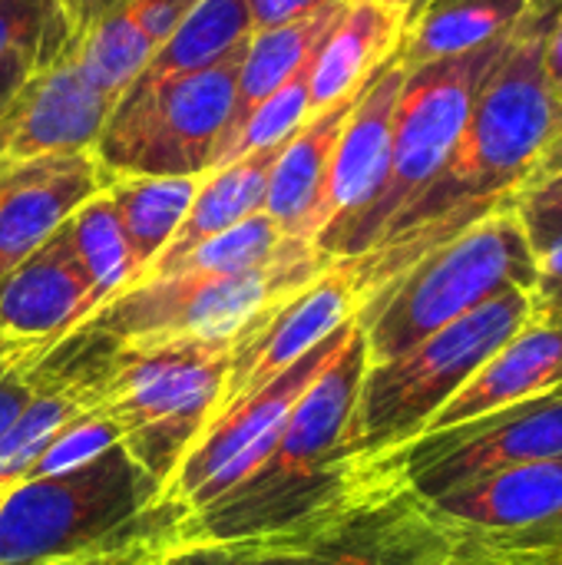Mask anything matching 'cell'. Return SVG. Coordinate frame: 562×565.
Returning <instances> with one entry per match:
<instances>
[{
    "label": "cell",
    "instance_id": "obj_1",
    "mask_svg": "<svg viewBox=\"0 0 562 565\" xmlns=\"http://www.w3.org/2000/svg\"><path fill=\"white\" fill-rule=\"evenodd\" d=\"M560 13L562 0H533L444 169L361 258L341 262L354 281L358 305L424 255L513 209L562 129L543 83V46Z\"/></svg>",
    "mask_w": 562,
    "mask_h": 565
},
{
    "label": "cell",
    "instance_id": "obj_2",
    "mask_svg": "<svg viewBox=\"0 0 562 565\" xmlns=\"http://www.w3.org/2000/svg\"><path fill=\"white\" fill-rule=\"evenodd\" d=\"M225 341L116 344L76 328L46 351L40 371L70 381L93 414L113 420L123 450L162 487L219 411Z\"/></svg>",
    "mask_w": 562,
    "mask_h": 565
},
{
    "label": "cell",
    "instance_id": "obj_3",
    "mask_svg": "<svg viewBox=\"0 0 562 565\" xmlns=\"http://www.w3.org/2000/svg\"><path fill=\"white\" fill-rule=\"evenodd\" d=\"M364 371L368 348L354 321L348 341L301 394L265 457L219 500L182 516L172 550L262 540L328 503L361 467L348 457V427Z\"/></svg>",
    "mask_w": 562,
    "mask_h": 565
},
{
    "label": "cell",
    "instance_id": "obj_4",
    "mask_svg": "<svg viewBox=\"0 0 562 565\" xmlns=\"http://www.w3.org/2000/svg\"><path fill=\"white\" fill-rule=\"evenodd\" d=\"M182 513L162 503V483L116 444L103 457L23 480L0 500V565H46L172 536Z\"/></svg>",
    "mask_w": 562,
    "mask_h": 565
},
{
    "label": "cell",
    "instance_id": "obj_5",
    "mask_svg": "<svg viewBox=\"0 0 562 565\" xmlns=\"http://www.w3.org/2000/svg\"><path fill=\"white\" fill-rule=\"evenodd\" d=\"M537 255L513 209H503L454 242L414 262L358 305L368 364L391 361L434 331L520 288L533 291Z\"/></svg>",
    "mask_w": 562,
    "mask_h": 565
},
{
    "label": "cell",
    "instance_id": "obj_6",
    "mask_svg": "<svg viewBox=\"0 0 562 565\" xmlns=\"http://www.w3.org/2000/svg\"><path fill=\"white\" fill-rule=\"evenodd\" d=\"M215 550L252 565H457L450 530L381 460H361L358 473L305 520Z\"/></svg>",
    "mask_w": 562,
    "mask_h": 565
},
{
    "label": "cell",
    "instance_id": "obj_7",
    "mask_svg": "<svg viewBox=\"0 0 562 565\" xmlns=\"http://www.w3.org/2000/svg\"><path fill=\"white\" fill-rule=\"evenodd\" d=\"M530 321V291H507L411 351L368 364L348 427V457L378 460L424 434L474 371Z\"/></svg>",
    "mask_w": 562,
    "mask_h": 565
},
{
    "label": "cell",
    "instance_id": "obj_8",
    "mask_svg": "<svg viewBox=\"0 0 562 565\" xmlns=\"http://www.w3.org/2000/svg\"><path fill=\"white\" fill-rule=\"evenodd\" d=\"M517 26L477 50L431 60V63L407 70V79L397 99V116H394L388 175L378 195L371 199V205L354 222H348L328 245L318 248L328 262L361 258L384 235V228L444 169V162L450 159V152L457 149L470 122V113L487 79L507 56L517 36Z\"/></svg>",
    "mask_w": 562,
    "mask_h": 565
},
{
    "label": "cell",
    "instance_id": "obj_9",
    "mask_svg": "<svg viewBox=\"0 0 562 565\" xmlns=\"http://www.w3.org/2000/svg\"><path fill=\"white\" fill-rule=\"evenodd\" d=\"M328 262L311 242H295L278 262L242 275H166L129 285L79 328L116 344L225 341L265 308L311 285Z\"/></svg>",
    "mask_w": 562,
    "mask_h": 565
},
{
    "label": "cell",
    "instance_id": "obj_10",
    "mask_svg": "<svg viewBox=\"0 0 562 565\" xmlns=\"http://www.w3.org/2000/svg\"><path fill=\"white\" fill-rule=\"evenodd\" d=\"M242 56L245 50L192 76L132 83L93 149L106 182L212 172V152L235 109Z\"/></svg>",
    "mask_w": 562,
    "mask_h": 565
},
{
    "label": "cell",
    "instance_id": "obj_11",
    "mask_svg": "<svg viewBox=\"0 0 562 565\" xmlns=\"http://www.w3.org/2000/svg\"><path fill=\"white\" fill-rule=\"evenodd\" d=\"M553 457H562V384L460 427L424 434L378 460L414 493L437 500L490 473Z\"/></svg>",
    "mask_w": 562,
    "mask_h": 565
},
{
    "label": "cell",
    "instance_id": "obj_12",
    "mask_svg": "<svg viewBox=\"0 0 562 565\" xmlns=\"http://www.w3.org/2000/svg\"><path fill=\"white\" fill-rule=\"evenodd\" d=\"M354 328V318L341 324L328 341L308 351L298 364L278 374L272 384L242 397L209 420L199 440L189 447L169 483L162 487V503L176 507L182 516L209 507L225 490H232L275 444L285 420L291 417L301 394L315 384V377L331 364Z\"/></svg>",
    "mask_w": 562,
    "mask_h": 565
},
{
    "label": "cell",
    "instance_id": "obj_13",
    "mask_svg": "<svg viewBox=\"0 0 562 565\" xmlns=\"http://www.w3.org/2000/svg\"><path fill=\"white\" fill-rule=\"evenodd\" d=\"M354 315H358V295L341 262L328 265L311 285L265 308L232 341L229 374L215 414L255 394L258 387L272 384L278 374H285L308 351L328 341Z\"/></svg>",
    "mask_w": 562,
    "mask_h": 565
},
{
    "label": "cell",
    "instance_id": "obj_14",
    "mask_svg": "<svg viewBox=\"0 0 562 565\" xmlns=\"http://www.w3.org/2000/svg\"><path fill=\"white\" fill-rule=\"evenodd\" d=\"M96 308L86 275L56 232L0 278V361H43Z\"/></svg>",
    "mask_w": 562,
    "mask_h": 565
},
{
    "label": "cell",
    "instance_id": "obj_15",
    "mask_svg": "<svg viewBox=\"0 0 562 565\" xmlns=\"http://www.w3.org/2000/svg\"><path fill=\"white\" fill-rule=\"evenodd\" d=\"M404 79H407V66L397 46L371 73L335 146L325 192H321L318 215H315V248L328 245L378 195L388 175V162H391V136H394V116H397Z\"/></svg>",
    "mask_w": 562,
    "mask_h": 565
},
{
    "label": "cell",
    "instance_id": "obj_16",
    "mask_svg": "<svg viewBox=\"0 0 562 565\" xmlns=\"http://www.w3.org/2000/svg\"><path fill=\"white\" fill-rule=\"evenodd\" d=\"M106 172L93 152L40 156L0 169V278L50 242L60 225L96 192Z\"/></svg>",
    "mask_w": 562,
    "mask_h": 565
},
{
    "label": "cell",
    "instance_id": "obj_17",
    "mask_svg": "<svg viewBox=\"0 0 562 565\" xmlns=\"http://www.w3.org/2000/svg\"><path fill=\"white\" fill-rule=\"evenodd\" d=\"M116 103L119 99L86 79L76 53L60 56L23 83L17 119L3 146V162L10 166L40 156L93 152Z\"/></svg>",
    "mask_w": 562,
    "mask_h": 565
},
{
    "label": "cell",
    "instance_id": "obj_18",
    "mask_svg": "<svg viewBox=\"0 0 562 565\" xmlns=\"http://www.w3.org/2000/svg\"><path fill=\"white\" fill-rule=\"evenodd\" d=\"M556 384H562V331L527 321L437 411V417L424 427V434H441V430L460 427V424L494 414L500 407L530 401Z\"/></svg>",
    "mask_w": 562,
    "mask_h": 565
},
{
    "label": "cell",
    "instance_id": "obj_19",
    "mask_svg": "<svg viewBox=\"0 0 562 565\" xmlns=\"http://www.w3.org/2000/svg\"><path fill=\"white\" fill-rule=\"evenodd\" d=\"M371 79V76H368ZM368 79L351 89L348 96H341L338 103L315 109L295 136H288V142L282 146L272 179H268V195H265V215L288 235L298 242H311L315 245V215H318V202L325 192V179H328V166L335 156V146L348 126V116L354 113Z\"/></svg>",
    "mask_w": 562,
    "mask_h": 565
},
{
    "label": "cell",
    "instance_id": "obj_20",
    "mask_svg": "<svg viewBox=\"0 0 562 565\" xmlns=\"http://www.w3.org/2000/svg\"><path fill=\"white\" fill-rule=\"evenodd\" d=\"M199 0H126L76 50L86 79L119 99Z\"/></svg>",
    "mask_w": 562,
    "mask_h": 565
},
{
    "label": "cell",
    "instance_id": "obj_21",
    "mask_svg": "<svg viewBox=\"0 0 562 565\" xmlns=\"http://www.w3.org/2000/svg\"><path fill=\"white\" fill-rule=\"evenodd\" d=\"M404 30V13L388 7L384 0H348L344 17L328 33L311 66V113L358 89L401 46Z\"/></svg>",
    "mask_w": 562,
    "mask_h": 565
},
{
    "label": "cell",
    "instance_id": "obj_22",
    "mask_svg": "<svg viewBox=\"0 0 562 565\" xmlns=\"http://www.w3.org/2000/svg\"><path fill=\"white\" fill-rule=\"evenodd\" d=\"M344 10H348V0H338V3H328L321 10L308 13V17H298V20H288L282 26L252 33L245 56H242V66H238L235 109H232V119H229V126H225L215 152H212V169L219 166L222 152L229 149V142L242 129V122L321 50V43L338 26Z\"/></svg>",
    "mask_w": 562,
    "mask_h": 565
},
{
    "label": "cell",
    "instance_id": "obj_23",
    "mask_svg": "<svg viewBox=\"0 0 562 565\" xmlns=\"http://www.w3.org/2000/svg\"><path fill=\"white\" fill-rule=\"evenodd\" d=\"M288 142V139H285ZM265 146V149H255L222 169H212L202 175L195 195H192V205L176 232V238L166 245V252L142 271L146 275H156L162 271L166 265L179 262L182 255H189L195 245L235 228L238 222L265 212V195H268V179H272V169H275V159L282 152V146Z\"/></svg>",
    "mask_w": 562,
    "mask_h": 565
},
{
    "label": "cell",
    "instance_id": "obj_24",
    "mask_svg": "<svg viewBox=\"0 0 562 565\" xmlns=\"http://www.w3.org/2000/svg\"><path fill=\"white\" fill-rule=\"evenodd\" d=\"M533 0H431L404 30V66L457 56L510 33Z\"/></svg>",
    "mask_w": 562,
    "mask_h": 565
},
{
    "label": "cell",
    "instance_id": "obj_25",
    "mask_svg": "<svg viewBox=\"0 0 562 565\" xmlns=\"http://www.w3.org/2000/svg\"><path fill=\"white\" fill-rule=\"evenodd\" d=\"M255 33L248 0H199L132 83L192 76L242 53Z\"/></svg>",
    "mask_w": 562,
    "mask_h": 565
},
{
    "label": "cell",
    "instance_id": "obj_26",
    "mask_svg": "<svg viewBox=\"0 0 562 565\" xmlns=\"http://www.w3.org/2000/svg\"><path fill=\"white\" fill-rule=\"evenodd\" d=\"M202 175H185V179H113L106 185L123 235L129 242L136 271H142L166 252V245L176 238L192 195L199 189ZM136 278V281H139Z\"/></svg>",
    "mask_w": 562,
    "mask_h": 565
},
{
    "label": "cell",
    "instance_id": "obj_27",
    "mask_svg": "<svg viewBox=\"0 0 562 565\" xmlns=\"http://www.w3.org/2000/svg\"><path fill=\"white\" fill-rule=\"evenodd\" d=\"M60 235H63L73 262L86 275V281L93 288V298H96L99 308L106 301H113L116 295H123L129 285H136L139 271H136L129 242L123 235L116 205H113V199H109L106 189L96 192L93 199H86L60 225Z\"/></svg>",
    "mask_w": 562,
    "mask_h": 565
},
{
    "label": "cell",
    "instance_id": "obj_28",
    "mask_svg": "<svg viewBox=\"0 0 562 565\" xmlns=\"http://www.w3.org/2000/svg\"><path fill=\"white\" fill-rule=\"evenodd\" d=\"M33 381H36V394L0 437V493L13 490L30 477L40 454L66 424L93 414L83 394L70 381L40 371V361L33 364Z\"/></svg>",
    "mask_w": 562,
    "mask_h": 565
},
{
    "label": "cell",
    "instance_id": "obj_29",
    "mask_svg": "<svg viewBox=\"0 0 562 565\" xmlns=\"http://www.w3.org/2000/svg\"><path fill=\"white\" fill-rule=\"evenodd\" d=\"M298 238H288L265 212L238 222L235 228L195 245L189 255H182L179 262L166 265L156 275L146 278H166V275H242V271H255L265 268L272 262H278ZM139 278V281H146Z\"/></svg>",
    "mask_w": 562,
    "mask_h": 565
},
{
    "label": "cell",
    "instance_id": "obj_30",
    "mask_svg": "<svg viewBox=\"0 0 562 565\" xmlns=\"http://www.w3.org/2000/svg\"><path fill=\"white\" fill-rule=\"evenodd\" d=\"M66 53L76 43L53 0H0V66L26 63L40 73Z\"/></svg>",
    "mask_w": 562,
    "mask_h": 565
},
{
    "label": "cell",
    "instance_id": "obj_31",
    "mask_svg": "<svg viewBox=\"0 0 562 565\" xmlns=\"http://www.w3.org/2000/svg\"><path fill=\"white\" fill-rule=\"evenodd\" d=\"M318 56V53H315ZM315 56L291 76L285 79L245 122L242 129L235 132V139L229 142V149L222 152L219 166H229L255 149H265V146H278L285 142L288 136L298 132V126L311 116V106H308V83H311V66H315Z\"/></svg>",
    "mask_w": 562,
    "mask_h": 565
},
{
    "label": "cell",
    "instance_id": "obj_32",
    "mask_svg": "<svg viewBox=\"0 0 562 565\" xmlns=\"http://www.w3.org/2000/svg\"><path fill=\"white\" fill-rule=\"evenodd\" d=\"M116 444H123V434L113 420L99 417V414H86L73 424H66L50 447L40 454L36 467L30 470L26 480H40V477H60L70 473L96 457H103L106 450H113Z\"/></svg>",
    "mask_w": 562,
    "mask_h": 565
},
{
    "label": "cell",
    "instance_id": "obj_33",
    "mask_svg": "<svg viewBox=\"0 0 562 565\" xmlns=\"http://www.w3.org/2000/svg\"><path fill=\"white\" fill-rule=\"evenodd\" d=\"M513 212H517L537 258H543L547 252L562 245V169L540 175V179H530L520 189Z\"/></svg>",
    "mask_w": 562,
    "mask_h": 565
},
{
    "label": "cell",
    "instance_id": "obj_34",
    "mask_svg": "<svg viewBox=\"0 0 562 565\" xmlns=\"http://www.w3.org/2000/svg\"><path fill=\"white\" fill-rule=\"evenodd\" d=\"M530 321L562 331V245L537 258V285L530 291Z\"/></svg>",
    "mask_w": 562,
    "mask_h": 565
},
{
    "label": "cell",
    "instance_id": "obj_35",
    "mask_svg": "<svg viewBox=\"0 0 562 565\" xmlns=\"http://www.w3.org/2000/svg\"><path fill=\"white\" fill-rule=\"evenodd\" d=\"M33 394H36L33 364L0 361V437H3L7 427L20 417V411L30 404Z\"/></svg>",
    "mask_w": 562,
    "mask_h": 565
},
{
    "label": "cell",
    "instance_id": "obj_36",
    "mask_svg": "<svg viewBox=\"0 0 562 565\" xmlns=\"http://www.w3.org/2000/svg\"><path fill=\"white\" fill-rule=\"evenodd\" d=\"M53 3H56V10H60V17L66 23L70 36H73V43H76V50H79V43L99 23H106L126 0H53Z\"/></svg>",
    "mask_w": 562,
    "mask_h": 565
},
{
    "label": "cell",
    "instance_id": "obj_37",
    "mask_svg": "<svg viewBox=\"0 0 562 565\" xmlns=\"http://www.w3.org/2000/svg\"><path fill=\"white\" fill-rule=\"evenodd\" d=\"M169 553L166 540H149V543H132L123 550L109 553H93V556H76V559H60L46 565H159V559Z\"/></svg>",
    "mask_w": 562,
    "mask_h": 565
},
{
    "label": "cell",
    "instance_id": "obj_38",
    "mask_svg": "<svg viewBox=\"0 0 562 565\" xmlns=\"http://www.w3.org/2000/svg\"><path fill=\"white\" fill-rule=\"evenodd\" d=\"M328 3H338V0H248V13H252L255 30H272L288 20L308 17Z\"/></svg>",
    "mask_w": 562,
    "mask_h": 565
},
{
    "label": "cell",
    "instance_id": "obj_39",
    "mask_svg": "<svg viewBox=\"0 0 562 565\" xmlns=\"http://www.w3.org/2000/svg\"><path fill=\"white\" fill-rule=\"evenodd\" d=\"M543 83H547V93L562 119V13L556 17L553 30L547 36V46H543Z\"/></svg>",
    "mask_w": 562,
    "mask_h": 565
},
{
    "label": "cell",
    "instance_id": "obj_40",
    "mask_svg": "<svg viewBox=\"0 0 562 565\" xmlns=\"http://www.w3.org/2000/svg\"><path fill=\"white\" fill-rule=\"evenodd\" d=\"M159 565H252L225 550H215V546H179V550H169Z\"/></svg>",
    "mask_w": 562,
    "mask_h": 565
},
{
    "label": "cell",
    "instance_id": "obj_41",
    "mask_svg": "<svg viewBox=\"0 0 562 565\" xmlns=\"http://www.w3.org/2000/svg\"><path fill=\"white\" fill-rule=\"evenodd\" d=\"M33 73H36V70L26 66V63H7V66H0V119L7 116V109L13 106L17 93L23 89V83H26Z\"/></svg>",
    "mask_w": 562,
    "mask_h": 565
},
{
    "label": "cell",
    "instance_id": "obj_42",
    "mask_svg": "<svg viewBox=\"0 0 562 565\" xmlns=\"http://www.w3.org/2000/svg\"><path fill=\"white\" fill-rule=\"evenodd\" d=\"M562 169V132L550 142V149L543 152V159H540V166H537V172L530 175V179H540V175H550V172H560Z\"/></svg>",
    "mask_w": 562,
    "mask_h": 565
},
{
    "label": "cell",
    "instance_id": "obj_43",
    "mask_svg": "<svg viewBox=\"0 0 562 565\" xmlns=\"http://www.w3.org/2000/svg\"><path fill=\"white\" fill-rule=\"evenodd\" d=\"M388 7H394V10H401L404 13V23H411L431 0H384Z\"/></svg>",
    "mask_w": 562,
    "mask_h": 565
},
{
    "label": "cell",
    "instance_id": "obj_44",
    "mask_svg": "<svg viewBox=\"0 0 562 565\" xmlns=\"http://www.w3.org/2000/svg\"><path fill=\"white\" fill-rule=\"evenodd\" d=\"M17 99H20V93H17ZM17 99H13V106L7 109V116L0 119V169L7 166V162H3V146H7V136H10V126H13V119H17Z\"/></svg>",
    "mask_w": 562,
    "mask_h": 565
},
{
    "label": "cell",
    "instance_id": "obj_45",
    "mask_svg": "<svg viewBox=\"0 0 562 565\" xmlns=\"http://www.w3.org/2000/svg\"><path fill=\"white\" fill-rule=\"evenodd\" d=\"M0 500H3V493H0Z\"/></svg>",
    "mask_w": 562,
    "mask_h": 565
}]
</instances>
